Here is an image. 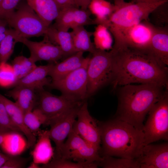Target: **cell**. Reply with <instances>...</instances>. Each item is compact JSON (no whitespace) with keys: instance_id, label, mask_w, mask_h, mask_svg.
Instances as JSON below:
<instances>
[{"instance_id":"cell-27","label":"cell","mask_w":168,"mask_h":168,"mask_svg":"<svg viewBox=\"0 0 168 168\" xmlns=\"http://www.w3.org/2000/svg\"><path fill=\"white\" fill-rule=\"evenodd\" d=\"M94 44L96 49L108 50L112 49L113 39L108 28L101 25H97L93 32Z\"/></svg>"},{"instance_id":"cell-46","label":"cell","mask_w":168,"mask_h":168,"mask_svg":"<svg viewBox=\"0 0 168 168\" xmlns=\"http://www.w3.org/2000/svg\"><path fill=\"white\" fill-rule=\"evenodd\" d=\"M39 167L40 166H39V164L35 163L33 162L28 168H38L40 167Z\"/></svg>"},{"instance_id":"cell-15","label":"cell","mask_w":168,"mask_h":168,"mask_svg":"<svg viewBox=\"0 0 168 168\" xmlns=\"http://www.w3.org/2000/svg\"><path fill=\"white\" fill-rule=\"evenodd\" d=\"M135 160L140 168H168V143L144 145L139 156Z\"/></svg>"},{"instance_id":"cell-22","label":"cell","mask_w":168,"mask_h":168,"mask_svg":"<svg viewBox=\"0 0 168 168\" xmlns=\"http://www.w3.org/2000/svg\"><path fill=\"white\" fill-rule=\"evenodd\" d=\"M27 4L48 27L55 20L61 10L54 0H26Z\"/></svg>"},{"instance_id":"cell-38","label":"cell","mask_w":168,"mask_h":168,"mask_svg":"<svg viewBox=\"0 0 168 168\" xmlns=\"http://www.w3.org/2000/svg\"><path fill=\"white\" fill-rule=\"evenodd\" d=\"M20 0H2L0 4V18L6 20L14 11Z\"/></svg>"},{"instance_id":"cell-21","label":"cell","mask_w":168,"mask_h":168,"mask_svg":"<svg viewBox=\"0 0 168 168\" xmlns=\"http://www.w3.org/2000/svg\"><path fill=\"white\" fill-rule=\"evenodd\" d=\"M44 36L52 44L59 47L64 59L77 52L73 45L71 32L59 30L50 25Z\"/></svg>"},{"instance_id":"cell-10","label":"cell","mask_w":168,"mask_h":168,"mask_svg":"<svg viewBox=\"0 0 168 168\" xmlns=\"http://www.w3.org/2000/svg\"><path fill=\"white\" fill-rule=\"evenodd\" d=\"M38 92V106L36 108L46 116L48 125L67 111L81 105L84 102L77 101L62 94L56 96L44 89Z\"/></svg>"},{"instance_id":"cell-37","label":"cell","mask_w":168,"mask_h":168,"mask_svg":"<svg viewBox=\"0 0 168 168\" xmlns=\"http://www.w3.org/2000/svg\"><path fill=\"white\" fill-rule=\"evenodd\" d=\"M91 14L89 10L79 9L76 7L72 29L78 26L92 24V19L90 18Z\"/></svg>"},{"instance_id":"cell-34","label":"cell","mask_w":168,"mask_h":168,"mask_svg":"<svg viewBox=\"0 0 168 168\" xmlns=\"http://www.w3.org/2000/svg\"><path fill=\"white\" fill-rule=\"evenodd\" d=\"M17 81L12 65L7 62L0 63V86L14 87Z\"/></svg>"},{"instance_id":"cell-23","label":"cell","mask_w":168,"mask_h":168,"mask_svg":"<svg viewBox=\"0 0 168 168\" xmlns=\"http://www.w3.org/2000/svg\"><path fill=\"white\" fill-rule=\"evenodd\" d=\"M4 105L13 123L26 137L28 147H33L36 142L35 136L26 125L23 111L15 102L9 100L6 101Z\"/></svg>"},{"instance_id":"cell-42","label":"cell","mask_w":168,"mask_h":168,"mask_svg":"<svg viewBox=\"0 0 168 168\" xmlns=\"http://www.w3.org/2000/svg\"><path fill=\"white\" fill-rule=\"evenodd\" d=\"M92 0H74L76 6L77 8L87 10L88 7Z\"/></svg>"},{"instance_id":"cell-35","label":"cell","mask_w":168,"mask_h":168,"mask_svg":"<svg viewBox=\"0 0 168 168\" xmlns=\"http://www.w3.org/2000/svg\"><path fill=\"white\" fill-rule=\"evenodd\" d=\"M168 1L156 7L151 13L152 23L159 27L168 25Z\"/></svg>"},{"instance_id":"cell-44","label":"cell","mask_w":168,"mask_h":168,"mask_svg":"<svg viewBox=\"0 0 168 168\" xmlns=\"http://www.w3.org/2000/svg\"><path fill=\"white\" fill-rule=\"evenodd\" d=\"M163 0H136L135 2H145L154 3L161 1Z\"/></svg>"},{"instance_id":"cell-17","label":"cell","mask_w":168,"mask_h":168,"mask_svg":"<svg viewBox=\"0 0 168 168\" xmlns=\"http://www.w3.org/2000/svg\"><path fill=\"white\" fill-rule=\"evenodd\" d=\"M36 66L31 72L22 78L18 80L14 86H23L33 89L38 92L44 89L48 86L52 79L47 77L53 64Z\"/></svg>"},{"instance_id":"cell-11","label":"cell","mask_w":168,"mask_h":168,"mask_svg":"<svg viewBox=\"0 0 168 168\" xmlns=\"http://www.w3.org/2000/svg\"><path fill=\"white\" fill-rule=\"evenodd\" d=\"M77 119L73 129L87 142L100 150L101 142L100 129L98 121L89 112L86 101H84L80 107Z\"/></svg>"},{"instance_id":"cell-8","label":"cell","mask_w":168,"mask_h":168,"mask_svg":"<svg viewBox=\"0 0 168 168\" xmlns=\"http://www.w3.org/2000/svg\"><path fill=\"white\" fill-rule=\"evenodd\" d=\"M91 57H86L80 67L60 79L52 80L48 85L60 91L62 94L78 101L83 102L88 96L87 70Z\"/></svg>"},{"instance_id":"cell-39","label":"cell","mask_w":168,"mask_h":168,"mask_svg":"<svg viewBox=\"0 0 168 168\" xmlns=\"http://www.w3.org/2000/svg\"><path fill=\"white\" fill-rule=\"evenodd\" d=\"M27 160L18 155H11L1 168H24L27 163Z\"/></svg>"},{"instance_id":"cell-28","label":"cell","mask_w":168,"mask_h":168,"mask_svg":"<svg viewBox=\"0 0 168 168\" xmlns=\"http://www.w3.org/2000/svg\"><path fill=\"white\" fill-rule=\"evenodd\" d=\"M19 36L12 29H7L6 34L0 43V63L7 62L12 54Z\"/></svg>"},{"instance_id":"cell-48","label":"cell","mask_w":168,"mask_h":168,"mask_svg":"<svg viewBox=\"0 0 168 168\" xmlns=\"http://www.w3.org/2000/svg\"><path fill=\"white\" fill-rule=\"evenodd\" d=\"M2 1V0H0V4Z\"/></svg>"},{"instance_id":"cell-26","label":"cell","mask_w":168,"mask_h":168,"mask_svg":"<svg viewBox=\"0 0 168 168\" xmlns=\"http://www.w3.org/2000/svg\"><path fill=\"white\" fill-rule=\"evenodd\" d=\"M1 146L7 154L15 156L23 152L28 144L20 133L13 132L7 134Z\"/></svg>"},{"instance_id":"cell-16","label":"cell","mask_w":168,"mask_h":168,"mask_svg":"<svg viewBox=\"0 0 168 168\" xmlns=\"http://www.w3.org/2000/svg\"><path fill=\"white\" fill-rule=\"evenodd\" d=\"M148 51L164 67L168 65V26H155Z\"/></svg>"},{"instance_id":"cell-29","label":"cell","mask_w":168,"mask_h":168,"mask_svg":"<svg viewBox=\"0 0 168 168\" xmlns=\"http://www.w3.org/2000/svg\"><path fill=\"white\" fill-rule=\"evenodd\" d=\"M24 120L28 128L35 136L40 130V128L41 125H48L46 117L37 108L25 113Z\"/></svg>"},{"instance_id":"cell-5","label":"cell","mask_w":168,"mask_h":168,"mask_svg":"<svg viewBox=\"0 0 168 168\" xmlns=\"http://www.w3.org/2000/svg\"><path fill=\"white\" fill-rule=\"evenodd\" d=\"M89 59L87 70L88 97L113 79V54L96 49Z\"/></svg>"},{"instance_id":"cell-24","label":"cell","mask_w":168,"mask_h":168,"mask_svg":"<svg viewBox=\"0 0 168 168\" xmlns=\"http://www.w3.org/2000/svg\"><path fill=\"white\" fill-rule=\"evenodd\" d=\"M88 8L91 14L95 16L92 24L104 25L109 29L110 17L115 10L114 5L105 0H92Z\"/></svg>"},{"instance_id":"cell-7","label":"cell","mask_w":168,"mask_h":168,"mask_svg":"<svg viewBox=\"0 0 168 168\" xmlns=\"http://www.w3.org/2000/svg\"><path fill=\"white\" fill-rule=\"evenodd\" d=\"M5 20L21 38L44 35L48 27L27 3L21 5Z\"/></svg>"},{"instance_id":"cell-6","label":"cell","mask_w":168,"mask_h":168,"mask_svg":"<svg viewBox=\"0 0 168 168\" xmlns=\"http://www.w3.org/2000/svg\"><path fill=\"white\" fill-rule=\"evenodd\" d=\"M166 89L160 99L152 107L143 132L144 145L160 140L168 139V93Z\"/></svg>"},{"instance_id":"cell-47","label":"cell","mask_w":168,"mask_h":168,"mask_svg":"<svg viewBox=\"0 0 168 168\" xmlns=\"http://www.w3.org/2000/svg\"><path fill=\"white\" fill-rule=\"evenodd\" d=\"M114 5L115 6L119 5L125 2L124 0H114Z\"/></svg>"},{"instance_id":"cell-30","label":"cell","mask_w":168,"mask_h":168,"mask_svg":"<svg viewBox=\"0 0 168 168\" xmlns=\"http://www.w3.org/2000/svg\"><path fill=\"white\" fill-rule=\"evenodd\" d=\"M98 165L104 168H139V163L135 159L103 156L102 160L96 162Z\"/></svg>"},{"instance_id":"cell-45","label":"cell","mask_w":168,"mask_h":168,"mask_svg":"<svg viewBox=\"0 0 168 168\" xmlns=\"http://www.w3.org/2000/svg\"><path fill=\"white\" fill-rule=\"evenodd\" d=\"M10 133V132H9ZM9 133L0 132V146L3 143L7 135Z\"/></svg>"},{"instance_id":"cell-12","label":"cell","mask_w":168,"mask_h":168,"mask_svg":"<svg viewBox=\"0 0 168 168\" xmlns=\"http://www.w3.org/2000/svg\"><path fill=\"white\" fill-rule=\"evenodd\" d=\"M81 105L67 111L50 124L49 135L55 145L53 158L60 157L61 150L64 141L72 129L78 111Z\"/></svg>"},{"instance_id":"cell-13","label":"cell","mask_w":168,"mask_h":168,"mask_svg":"<svg viewBox=\"0 0 168 168\" xmlns=\"http://www.w3.org/2000/svg\"><path fill=\"white\" fill-rule=\"evenodd\" d=\"M155 26L147 20L143 21L129 28L123 39L124 48L147 51L150 48Z\"/></svg>"},{"instance_id":"cell-14","label":"cell","mask_w":168,"mask_h":168,"mask_svg":"<svg viewBox=\"0 0 168 168\" xmlns=\"http://www.w3.org/2000/svg\"><path fill=\"white\" fill-rule=\"evenodd\" d=\"M18 42L23 43L28 48L30 53L29 58L35 63L45 61L55 63L64 58L63 54L59 47L52 44L45 36L44 39L40 42L19 37Z\"/></svg>"},{"instance_id":"cell-18","label":"cell","mask_w":168,"mask_h":168,"mask_svg":"<svg viewBox=\"0 0 168 168\" xmlns=\"http://www.w3.org/2000/svg\"><path fill=\"white\" fill-rule=\"evenodd\" d=\"M37 135L38 139L31 153L33 162L39 165H45L52 160L54 151L51 143L48 130H40Z\"/></svg>"},{"instance_id":"cell-32","label":"cell","mask_w":168,"mask_h":168,"mask_svg":"<svg viewBox=\"0 0 168 168\" xmlns=\"http://www.w3.org/2000/svg\"><path fill=\"white\" fill-rule=\"evenodd\" d=\"M76 7H71L61 10L53 26L57 29L68 31L73 24Z\"/></svg>"},{"instance_id":"cell-2","label":"cell","mask_w":168,"mask_h":168,"mask_svg":"<svg viewBox=\"0 0 168 168\" xmlns=\"http://www.w3.org/2000/svg\"><path fill=\"white\" fill-rule=\"evenodd\" d=\"M165 87L153 84L123 86L118 95L115 118L143 131L144 119L154 104L163 95Z\"/></svg>"},{"instance_id":"cell-4","label":"cell","mask_w":168,"mask_h":168,"mask_svg":"<svg viewBox=\"0 0 168 168\" xmlns=\"http://www.w3.org/2000/svg\"><path fill=\"white\" fill-rule=\"evenodd\" d=\"M167 1L168 0H163L154 3L124 2L114 5L115 10L110 17L109 28L114 40L111 50L116 52L123 49L125 32L133 26L147 20L154 10Z\"/></svg>"},{"instance_id":"cell-9","label":"cell","mask_w":168,"mask_h":168,"mask_svg":"<svg viewBox=\"0 0 168 168\" xmlns=\"http://www.w3.org/2000/svg\"><path fill=\"white\" fill-rule=\"evenodd\" d=\"M99 152V149L87 142L72 128L62 147L60 158L77 162H97L102 159Z\"/></svg>"},{"instance_id":"cell-43","label":"cell","mask_w":168,"mask_h":168,"mask_svg":"<svg viewBox=\"0 0 168 168\" xmlns=\"http://www.w3.org/2000/svg\"><path fill=\"white\" fill-rule=\"evenodd\" d=\"M10 155L3 154L0 152V168L4 165L7 161L9 159Z\"/></svg>"},{"instance_id":"cell-33","label":"cell","mask_w":168,"mask_h":168,"mask_svg":"<svg viewBox=\"0 0 168 168\" xmlns=\"http://www.w3.org/2000/svg\"><path fill=\"white\" fill-rule=\"evenodd\" d=\"M98 165L96 162L82 163L72 162L61 158H53L47 164L43 165L44 168H96Z\"/></svg>"},{"instance_id":"cell-36","label":"cell","mask_w":168,"mask_h":168,"mask_svg":"<svg viewBox=\"0 0 168 168\" xmlns=\"http://www.w3.org/2000/svg\"><path fill=\"white\" fill-rule=\"evenodd\" d=\"M21 133L14 124L3 103L0 100V132Z\"/></svg>"},{"instance_id":"cell-25","label":"cell","mask_w":168,"mask_h":168,"mask_svg":"<svg viewBox=\"0 0 168 168\" xmlns=\"http://www.w3.org/2000/svg\"><path fill=\"white\" fill-rule=\"evenodd\" d=\"M72 29L71 32L76 51L87 52L91 54L95 52L96 49L91 39L93 32L87 31L84 26H78Z\"/></svg>"},{"instance_id":"cell-1","label":"cell","mask_w":168,"mask_h":168,"mask_svg":"<svg viewBox=\"0 0 168 168\" xmlns=\"http://www.w3.org/2000/svg\"><path fill=\"white\" fill-rule=\"evenodd\" d=\"M113 54L114 88L134 83L167 87L168 69L148 51L127 48Z\"/></svg>"},{"instance_id":"cell-19","label":"cell","mask_w":168,"mask_h":168,"mask_svg":"<svg viewBox=\"0 0 168 168\" xmlns=\"http://www.w3.org/2000/svg\"><path fill=\"white\" fill-rule=\"evenodd\" d=\"M83 53L77 52L60 63H53L49 74L52 80L61 78L81 66L86 58Z\"/></svg>"},{"instance_id":"cell-41","label":"cell","mask_w":168,"mask_h":168,"mask_svg":"<svg viewBox=\"0 0 168 168\" xmlns=\"http://www.w3.org/2000/svg\"><path fill=\"white\" fill-rule=\"evenodd\" d=\"M7 25V23L5 20L0 18V43L6 35Z\"/></svg>"},{"instance_id":"cell-20","label":"cell","mask_w":168,"mask_h":168,"mask_svg":"<svg viewBox=\"0 0 168 168\" xmlns=\"http://www.w3.org/2000/svg\"><path fill=\"white\" fill-rule=\"evenodd\" d=\"M35 90L27 87L16 86L7 91L6 95L15 101L24 114L32 110L36 105L38 97Z\"/></svg>"},{"instance_id":"cell-40","label":"cell","mask_w":168,"mask_h":168,"mask_svg":"<svg viewBox=\"0 0 168 168\" xmlns=\"http://www.w3.org/2000/svg\"><path fill=\"white\" fill-rule=\"evenodd\" d=\"M54 1L60 10L71 7H77L74 0H54Z\"/></svg>"},{"instance_id":"cell-3","label":"cell","mask_w":168,"mask_h":168,"mask_svg":"<svg viewBox=\"0 0 168 168\" xmlns=\"http://www.w3.org/2000/svg\"><path fill=\"white\" fill-rule=\"evenodd\" d=\"M103 156L135 159L144 145L142 131L130 124L116 118L98 121Z\"/></svg>"},{"instance_id":"cell-31","label":"cell","mask_w":168,"mask_h":168,"mask_svg":"<svg viewBox=\"0 0 168 168\" xmlns=\"http://www.w3.org/2000/svg\"><path fill=\"white\" fill-rule=\"evenodd\" d=\"M29 58L21 55L16 57L12 62V67L18 80L23 77L37 66Z\"/></svg>"}]
</instances>
